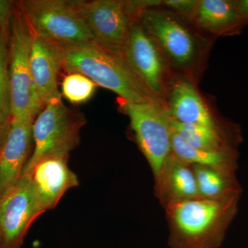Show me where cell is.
<instances>
[{
    "label": "cell",
    "mask_w": 248,
    "mask_h": 248,
    "mask_svg": "<svg viewBox=\"0 0 248 248\" xmlns=\"http://www.w3.org/2000/svg\"><path fill=\"white\" fill-rule=\"evenodd\" d=\"M139 21L174 75L186 77L199 85L215 39L199 30L189 19L161 6L142 11Z\"/></svg>",
    "instance_id": "obj_1"
},
{
    "label": "cell",
    "mask_w": 248,
    "mask_h": 248,
    "mask_svg": "<svg viewBox=\"0 0 248 248\" xmlns=\"http://www.w3.org/2000/svg\"><path fill=\"white\" fill-rule=\"evenodd\" d=\"M60 47L63 71L66 74L79 73L87 77L97 86L110 90L125 102L162 104L140 82L122 54L104 48L94 41Z\"/></svg>",
    "instance_id": "obj_2"
},
{
    "label": "cell",
    "mask_w": 248,
    "mask_h": 248,
    "mask_svg": "<svg viewBox=\"0 0 248 248\" xmlns=\"http://www.w3.org/2000/svg\"><path fill=\"white\" fill-rule=\"evenodd\" d=\"M236 196L193 199L164 207L170 248H217L234 210Z\"/></svg>",
    "instance_id": "obj_3"
},
{
    "label": "cell",
    "mask_w": 248,
    "mask_h": 248,
    "mask_svg": "<svg viewBox=\"0 0 248 248\" xmlns=\"http://www.w3.org/2000/svg\"><path fill=\"white\" fill-rule=\"evenodd\" d=\"M86 124L82 114L66 107L62 99L44 107L32 127L33 149L24 174H29L44 160L69 158L80 141V132Z\"/></svg>",
    "instance_id": "obj_4"
},
{
    "label": "cell",
    "mask_w": 248,
    "mask_h": 248,
    "mask_svg": "<svg viewBox=\"0 0 248 248\" xmlns=\"http://www.w3.org/2000/svg\"><path fill=\"white\" fill-rule=\"evenodd\" d=\"M77 9L98 45L122 54L134 23L142 11L160 6L161 0L75 1Z\"/></svg>",
    "instance_id": "obj_5"
},
{
    "label": "cell",
    "mask_w": 248,
    "mask_h": 248,
    "mask_svg": "<svg viewBox=\"0 0 248 248\" xmlns=\"http://www.w3.org/2000/svg\"><path fill=\"white\" fill-rule=\"evenodd\" d=\"M32 40L27 19L16 4L9 41L11 120L35 119L44 108L31 76Z\"/></svg>",
    "instance_id": "obj_6"
},
{
    "label": "cell",
    "mask_w": 248,
    "mask_h": 248,
    "mask_svg": "<svg viewBox=\"0 0 248 248\" xmlns=\"http://www.w3.org/2000/svg\"><path fill=\"white\" fill-rule=\"evenodd\" d=\"M16 2L32 33L43 40L60 46L94 41L75 1L22 0Z\"/></svg>",
    "instance_id": "obj_7"
},
{
    "label": "cell",
    "mask_w": 248,
    "mask_h": 248,
    "mask_svg": "<svg viewBox=\"0 0 248 248\" xmlns=\"http://www.w3.org/2000/svg\"><path fill=\"white\" fill-rule=\"evenodd\" d=\"M122 112L128 116L133 137L157 179L172 155L170 117L161 103L135 104L120 99Z\"/></svg>",
    "instance_id": "obj_8"
},
{
    "label": "cell",
    "mask_w": 248,
    "mask_h": 248,
    "mask_svg": "<svg viewBox=\"0 0 248 248\" xmlns=\"http://www.w3.org/2000/svg\"><path fill=\"white\" fill-rule=\"evenodd\" d=\"M122 55L147 91L164 104L174 73L139 19L132 27Z\"/></svg>",
    "instance_id": "obj_9"
},
{
    "label": "cell",
    "mask_w": 248,
    "mask_h": 248,
    "mask_svg": "<svg viewBox=\"0 0 248 248\" xmlns=\"http://www.w3.org/2000/svg\"><path fill=\"white\" fill-rule=\"evenodd\" d=\"M165 109L171 120L180 123L203 125L230 133L227 123L210 107L198 84L186 77L174 75L164 99Z\"/></svg>",
    "instance_id": "obj_10"
},
{
    "label": "cell",
    "mask_w": 248,
    "mask_h": 248,
    "mask_svg": "<svg viewBox=\"0 0 248 248\" xmlns=\"http://www.w3.org/2000/svg\"><path fill=\"white\" fill-rule=\"evenodd\" d=\"M40 216L29 174L0 200V248H22L33 222Z\"/></svg>",
    "instance_id": "obj_11"
},
{
    "label": "cell",
    "mask_w": 248,
    "mask_h": 248,
    "mask_svg": "<svg viewBox=\"0 0 248 248\" xmlns=\"http://www.w3.org/2000/svg\"><path fill=\"white\" fill-rule=\"evenodd\" d=\"M35 119L11 120L0 146V200L19 182L31 155L32 127Z\"/></svg>",
    "instance_id": "obj_12"
},
{
    "label": "cell",
    "mask_w": 248,
    "mask_h": 248,
    "mask_svg": "<svg viewBox=\"0 0 248 248\" xmlns=\"http://www.w3.org/2000/svg\"><path fill=\"white\" fill-rule=\"evenodd\" d=\"M68 158H51L36 165L29 174L39 214L58 205L68 191L79 186L78 175L68 164Z\"/></svg>",
    "instance_id": "obj_13"
},
{
    "label": "cell",
    "mask_w": 248,
    "mask_h": 248,
    "mask_svg": "<svg viewBox=\"0 0 248 248\" xmlns=\"http://www.w3.org/2000/svg\"><path fill=\"white\" fill-rule=\"evenodd\" d=\"M31 71L37 95L45 107L48 103L62 99L58 78L63 71L61 47L32 33Z\"/></svg>",
    "instance_id": "obj_14"
},
{
    "label": "cell",
    "mask_w": 248,
    "mask_h": 248,
    "mask_svg": "<svg viewBox=\"0 0 248 248\" xmlns=\"http://www.w3.org/2000/svg\"><path fill=\"white\" fill-rule=\"evenodd\" d=\"M154 193L163 208L170 203L200 198L193 168L172 154L154 180Z\"/></svg>",
    "instance_id": "obj_15"
},
{
    "label": "cell",
    "mask_w": 248,
    "mask_h": 248,
    "mask_svg": "<svg viewBox=\"0 0 248 248\" xmlns=\"http://www.w3.org/2000/svg\"><path fill=\"white\" fill-rule=\"evenodd\" d=\"M192 24L212 38L239 35L245 28L234 0H199Z\"/></svg>",
    "instance_id": "obj_16"
},
{
    "label": "cell",
    "mask_w": 248,
    "mask_h": 248,
    "mask_svg": "<svg viewBox=\"0 0 248 248\" xmlns=\"http://www.w3.org/2000/svg\"><path fill=\"white\" fill-rule=\"evenodd\" d=\"M172 154L191 166H200L232 174L234 169L236 151H208L189 146L172 130Z\"/></svg>",
    "instance_id": "obj_17"
},
{
    "label": "cell",
    "mask_w": 248,
    "mask_h": 248,
    "mask_svg": "<svg viewBox=\"0 0 248 248\" xmlns=\"http://www.w3.org/2000/svg\"><path fill=\"white\" fill-rule=\"evenodd\" d=\"M170 122L172 131L193 148L208 151L234 149L231 135L228 132L219 131L203 125L180 123L170 118Z\"/></svg>",
    "instance_id": "obj_18"
},
{
    "label": "cell",
    "mask_w": 248,
    "mask_h": 248,
    "mask_svg": "<svg viewBox=\"0 0 248 248\" xmlns=\"http://www.w3.org/2000/svg\"><path fill=\"white\" fill-rule=\"evenodd\" d=\"M192 166L202 198L223 200L236 196L232 174L203 166Z\"/></svg>",
    "instance_id": "obj_19"
},
{
    "label": "cell",
    "mask_w": 248,
    "mask_h": 248,
    "mask_svg": "<svg viewBox=\"0 0 248 248\" xmlns=\"http://www.w3.org/2000/svg\"><path fill=\"white\" fill-rule=\"evenodd\" d=\"M97 85L79 73H70L62 82V94L73 104L87 102L95 92Z\"/></svg>",
    "instance_id": "obj_20"
},
{
    "label": "cell",
    "mask_w": 248,
    "mask_h": 248,
    "mask_svg": "<svg viewBox=\"0 0 248 248\" xmlns=\"http://www.w3.org/2000/svg\"><path fill=\"white\" fill-rule=\"evenodd\" d=\"M9 39L0 32V120L11 122Z\"/></svg>",
    "instance_id": "obj_21"
},
{
    "label": "cell",
    "mask_w": 248,
    "mask_h": 248,
    "mask_svg": "<svg viewBox=\"0 0 248 248\" xmlns=\"http://www.w3.org/2000/svg\"><path fill=\"white\" fill-rule=\"evenodd\" d=\"M199 0H161V6L190 20Z\"/></svg>",
    "instance_id": "obj_22"
},
{
    "label": "cell",
    "mask_w": 248,
    "mask_h": 248,
    "mask_svg": "<svg viewBox=\"0 0 248 248\" xmlns=\"http://www.w3.org/2000/svg\"><path fill=\"white\" fill-rule=\"evenodd\" d=\"M16 6V1L0 0V32L9 40Z\"/></svg>",
    "instance_id": "obj_23"
},
{
    "label": "cell",
    "mask_w": 248,
    "mask_h": 248,
    "mask_svg": "<svg viewBox=\"0 0 248 248\" xmlns=\"http://www.w3.org/2000/svg\"><path fill=\"white\" fill-rule=\"evenodd\" d=\"M235 6L245 27L248 26V0H234Z\"/></svg>",
    "instance_id": "obj_24"
},
{
    "label": "cell",
    "mask_w": 248,
    "mask_h": 248,
    "mask_svg": "<svg viewBox=\"0 0 248 248\" xmlns=\"http://www.w3.org/2000/svg\"><path fill=\"white\" fill-rule=\"evenodd\" d=\"M10 123H6V122L0 120V146L4 141V139L6 138V135H7L8 131H9Z\"/></svg>",
    "instance_id": "obj_25"
}]
</instances>
